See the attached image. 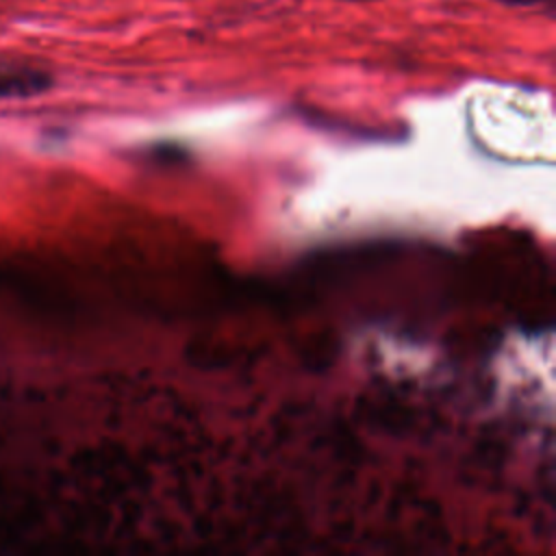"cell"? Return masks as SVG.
Here are the masks:
<instances>
[{"mask_svg":"<svg viewBox=\"0 0 556 556\" xmlns=\"http://www.w3.org/2000/svg\"><path fill=\"white\" fill-rule=\"evenodd\" d=\"M52 74L24 59L0 61V98H33L52 87Z\"/></svg>","mask_w":556,"mask_h":556,"instance_id":"1","label":"cell"},{"mask_svg":"<svg viewBox=\"0 0 556 556\" xmlns=\"http://www.w3.org/2000/svg\"><path fill=\"white\" fill-rule=\"evenodd\" d=\"M502 2H506V4H510V7H526V4L541 2V0H502Z\"/></svg>","mask_w":556,"mask_h":556,"instance_id":"2","label":"cell"}]
</instances>
